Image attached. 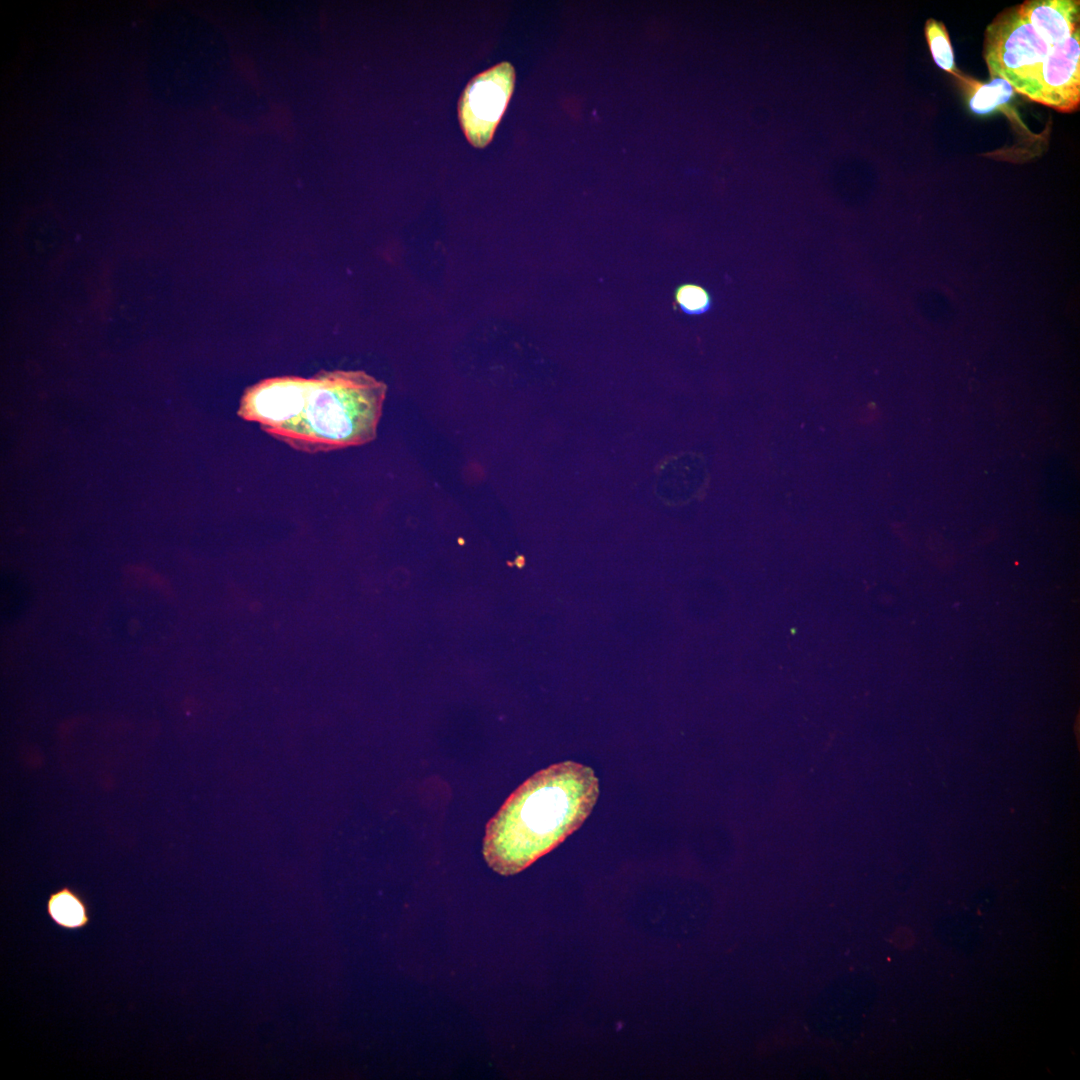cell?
<instances>
[{
	"instance_id": "ba28073f",
	"label": "cell",
	"mask_w": 1080,
	"mask_h": 1080,
	"mask_svg": "<svg viewBox=\"0 0 1080 1080\" xmlns=\"http://www.w3.org/2000/svg\"><path fill=\"white\" fill-rule=\"evenodd\" d=\"M953 76L967 93L971 111L979 115H987L1002 108L1015 92L1007 81L998 77L991 78L989 83H981L958 72Z\"/></svg>"
},
{
	"instance_id": "9c48e42d",
	"label": "cell",
	"mask_w": 1080,
	"mask_h": 1080,
	"mask_svg": "<svg viewBox=\"0 0 1080 1080\" xmlns=\"http://www.w3.org/2000/svg\"><path fill=\"white\" fill-rule=\"evenodd\" d=\"M924 32L936 65L952 75L957 73L954 51L944 23L930 18L925 23Z\"/></svg>"
},
{
	"instance_id": "7a4b0ae2",
	"label": "cell",
	"mask_w": 1080,
	"mask_h": 1080,
	"mask_svg": "<svg viewBox=\"0 0 1080 1080\" xmlns=\"http://www.w3.org/2000/svg\"><path fill=\"white\" fill-rule=\"evenodd\" d=\"M387 392L363 371H321L300 379L289 419L265 431L294 449L327 452L376 437Z\"/></svg>"
},
{
	"instance_id": "6da1fadb",
	"label": "cell",
	"mask_w": 1080,
	"mask_h": 1080,
	"mask_svg": "<svg viewBox=\"0 0 1080 1080\" xmlns=\"http://www.w3.org/2000/svg\"><path fill=\"white\" fill-rule=\"evenodd\" d=\"M599 796L586 765L564 761L525 780L486 825L483 857L495 872L516 874L577 830Z\"/></svg>"
},
{
	"instance_id": "8fae6325",
	"label": "cell",
	"mask_w": 1080,
	"mask_h": 1080,
	"mask_svg": "<svg viewBox=\"0 0 1080 1080\" xmlns=\"http://www.w3.org/2000/svg\"><path fill=\"white\" fill-rule=\"evenodd\" d=\"M892 942L899 949H910L915 943V938L910 929L899 927L892 935Z\"/></svg>"
},
{
	"instance_id": "8992f818",
	"label": "cell",
	"mask_w": 1080,
	"mask_h": 1080,
	"mask_svg": "<svg viewBox=\"0 0 1080 1080\" xmlns=\"http://www.w3.org/2000/svg\"><path fill=\"white\" fill-rule=\"evenodd\" d=\"M1018 6L1022 17L1051 47L1079 29V0H1029Z\"/></svg>"
},
{
	"instance_id": "30bf717a",
	"label": "cell",
	"mask_w": 1080,
	"mask_h": 1080,
	"mask_svg": "<svg viewBox=\"0 0 1080 1080\" xmlns=\"http://www.w3.org/2000/svg\"><path fill=\"white\" fill-rule=\"evenodd\" d=\"M674 299L682 312L688 315L706 313L712 305L710 293L701 285L684 283L674 291Z\"/></svg>"
},
{
	"instance_id": "3957f363",
	"label": "cell",
	"mask_w": 1080,
	"mask_h": 1080,
	"mask_svg": "<svg viewBox=\"0 0 1080 1080\" xmlns=\"http://www.w3.org/2000/svg\"><path fill=\"white\" fill-rule=\"evenodd\" d=\"M984 36L983 58L991 78L1004 79L1038 103L1042 66L1052 47L1022 17L1019 6L1000 12Z\"/></svg>"
},
{
	"instance_id": "277c9868",
	"label": "cell",
	"mask_w": 1080,
	"mask_h": 1080,
	"mask_svg": "<svg viewBox=\"0 0 1080 1080\" xmlns=\"http://www.w3.org/2000/svg\"><path fill=\"white\" fill-rule=\"evenodd\" d=\"M515 71L501 62L476 75L464 89L458 104L461 128L474 147L483 148L494 132L512 95Z\"/></svg>"
},
{
	"instance_id": "52a82bcc",
	"label": "cell",
	"mask_w": 1080,
	"mask_h": 1080,
	"mask_svg": "<svg viewBox=\"0 0 1080 1080\" xmlns=\"http://www.w3.org/2000/svg\"><path fill=\"white\" fill-rule=\"evenodd\" d=\"M45 910L49 919L63 930H81L91 922L86 900L69 886H62L51 892L46 900Z\"/></svg>"
},
{
	"instance_id": "5b68a950",
	"label": "cell",
	"mask_w": 1080,
	"mask_h": 1080,
	"mask_svg": "<svg viewBox=\"0 0 1080 1080\" xmlns=\"http://www.w3.org/2000/svg\"><path fill=\"white\" fill-rule=\"evenodd\" d=\"M1038 103L1063 113L1080 104V29L1053 46L1041 72Z\"/></svg>"
}]
</instances>
